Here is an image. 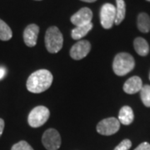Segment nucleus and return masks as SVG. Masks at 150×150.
Here are the masks:
<instances>
[{
  "instance_id": "1",
  "label": "nucleus",
  "mask_w": 150,
  "mask_h": 150,
  "mask_svg": "<svg viewBox=\"0 0 150 150\" xmlns=\"http://www.w3.org/2000/svg\"><path fill=\"white\" fill-rule=\"evenodd\" d=\"M53 74L47 69H39L33 73L27 80V89L33 93L46 91L53 83Z\"/></svg>"
},
{
  "instance_id": "2",
  "label": "nucleus",
  "mask_w": 150,
  "mask_h": 150,
  "mask_svg": "<svg viewBox=\"0 0 150 150\" xmlns=\"http://www.w3.org/2000/svg\"><path fill=\"white\" fill-rule=\"evenodd\" d=\"M135 61L134 57L128 53H119L113 59L112 69L118 76H124L134 69Z\"/></svg>"
},
{
  "instance_id": "3",
  "label": "nucleus",
  "mask_w": 150,
  "mask_h": 150,
  "mask_svg": "<svg viewBox=\"0 0 150 150\" xmlns=\"http://www.w3.org/2000/svg\"><path fill=\"white\" fill-rule=\"evenodd\" d=\"M64 43L63 34L59 28L53 26L48 28L45 34V45L50 54H57L59 52Z\"/></svg>"
},
{
  "instance_id": "4",
  "label": "nucleus",
  "mask_w": 150,
  "mask_h": 150,
  "mask_svg": "<svg viewBox=\"0 0 150 150\" xmlns=\"http://www.w3.org/2000/svg\"><path fill=\"white\" fill-rule=\"evenodd\" d=\"M50 112L45 106L33 108L28 117V123L32 128H39L48 121Z\"/></svg>"
},
{
  "instance_id": "5",
  "label": "nucleus",
  "mask_w": 150,
  "mask_h": 150,
  "mask_svg": "<svg viewBox=\"0 0 150 150\" xmlns=\"http://www.w3.org/2000/svg\"><path fill=\"white\" fill-rule=\"evenodd\" d=\"M42 143L47 150H58L61 146L60 134L56 129H47L43 134Z\"/></svg>"
},
{
  "instance_id": "6",
  "label": "nucleus",
  "mask_w": 150,
  "mask_h": 150,
  "mask_svg": "<svg viewBox=\"0 0 150 150\" xmlns=\"http://www.w3.org/2000/svg\"><path fill=\"white\" fill-rule=\"evenodd\" d=\"M116 18V8L111 4H105L102 6L100 10V22L101 25L105 29L112 27Z\"/></svg>"
},
{
  "instance_id": "7",
  "label": "nucleus",
  "mask_w": 150,
  "mask_h": 150,
  "mask_svg": "<svg viewBox=\"0 0 150 150\" xmlns=\"http://www.w3.org/2000/svg\"><path fill=\"white\" fill-rule=\"evenodd\" d=\"M120 123L118 119L115 118H108L101 120L97 125L96 129L98 134L109 136L116 134L119 130Z\"/></svg>"
},
{
  "instance_id": "8",
  "label": "nucleus",
  "mask_w": 150,
  "mask_h": 150,
  "mask_svg": "<svg viewBox=\"0 0 150 150\" xmlns=\"http://www.w3.org/2000/svg\"><path fill=\"white\" fill-rule=\"evenodd\" d=\"M91 50V44L88 40H80L75 43L70 49V56L75 60L85 58Z\"/></svg>"
},
{
  "instance_id": "9",
  "label": "nucleus",
  "mask_w": 150,
  "mask_h": 150,
  "mask_svg": "<svg viewBox=\"0 0 150 150\" xmlns=\"http://www.w3.org/2000/svg\"><path fill=\"white\" fill-rule=\"evenodd\" d=\"M93 18V12L88 8H83L80 10H79L76 13H74L71 17L70 20L73 24L75 26H81L88 24L89 23H92L91 20Z\"/></svg>"
},
{
  "instance_id": "10",
  "label": "nucleus",
  "mask_w": 150,
  "mask_h": 150,
  "mask_svg": "<svg viewBox=\"0 0 150 150\" xmlns=\"http://www.w3.org/2000/svg\"><path fill=\"white\" fill-rule=\"evenodd\" d=\"M39 27L36 24H29L23 31V41L28 47H34L37 43Z\"/></svg>"
},
{
  "instance_id": "11",
  "label": "nucleus",
  "mask_w": 150,
  "mask_h": 150,
  "mask_svg": "<svg viewBox=\"0 0 150 150\" xmlns=\"http://www.w3.org/2000/svg\"><path fill=\"white\" fill-rule=\"evenodd\" d=\"M143 87L142 79L138 76H134L129 79L123 85V91L128 94H134L141 90Z\"/></svg>"
},
{
  "instance_id": "12",
  "label": "nucleus",
  "mask_w": 150,
  "mask_h": 150,
  "mask_svg": "<svg viewBox=\"0 0 150 150\" xmlns=\"http://www.w3.org/2000/svg\"><path fill=\"white\" fill-rule=\"evenodd\" d=\"M134 118V111L129 106H123L121 108L118 113V121L123 125H129L133 123Z\"/></svg>"
},
{
  "instance_id": "13",
  "label": "nucleus",
  "mask_w": 150,
  "mask_h": 150,
  "mask_svg": "<svg viewBox=\"0 0 150 150\" xmlns=\"http://www.w3.org/2000/svg\"><path fill=\"white\" fill-rule=\"evenodd\" d=\"M93 27V24L92 23L84 24V25H81V26H77L72 30L71 36L74 40H79L83 37H85L88 32L91 31Z\"/></svg>"
},
{
  "instance_id": "14",
  "label": "nucleus",
  "mask_w": 150,
  "mask_h": 150,
  "mask_svg": "<svg viewBox=\"0 0 150 150\" xmlns=\"http://www.w3.org/2000/svg\"><path fill=\"white\" fill-rule=\"evenodd\" d=\"M134 49L140 56H147L149 53V45L143 38H136L134 42Z\"/></svg>"
},
{
  "instance_id": "15",
  "label": "nucleus",
  "mask_w": 150,
  "mask_h": 150,
  "mask_svg": "<svg viewBox=\"0 0 150 150\" xmlns=\"http://www.w3.org/2000/svg\"><path fill=\"white\" fill-rule=\"evenodd\" d=\"M137 26L140 32L149 33L150 31V17L146 13H141L138 16Z\"/></svg>"
},
{
  "instance_id": "16",
  "label": "nucleus",
  "mask_w": 150,
  "mask_h": 150,
  "mask_svg": "<svg viewBox=\"0 0 150 150\" xmlns=\"http://www.w3.org/2000/svg\"><path fill=\"white\" fill-rule=\"evenodd\" d=\"M116 18L114 23L120 24L123 21L126 14V5L124 0H116Z\"/></svg>"
},
{
  "instance_id": "17",
  "label": "nucleus",
  "mask_w": 150,
  "mask_h": 150,
  "mask_svg": "<svg viewBox=\"0 0 150 150\" xmlns=\"http://www.w3.org/2000/svg\"><path fill=\"white\" fill-rule=\"evenodd\" d=\"M13 37V32L10 27L5 22L0 19V40L8 41Z\"/></svg>"
},
{
  "instance_id": "18",
  "label": "nucleus",
  "mask_w": 150,
  "mask_h": 150,
  "mask_svg": "<svg viewBox=\"0 0 150 150\" xmlns=\"http://www.w3.org/2000/svg\"><path fill=\"white\" fill-rule=\"evenodd\" d=\"M140 97L146 107L150 108V85H144L140 90Z\"/></svg>"
},
{
  "instance_id": "19",
  "label": "nucleus",
  "mask_w": 150,
  "mask_h": 150,
  "mask_svg": "<svg viewBox=\"0 0 150 150\" xmlns=\"http://www.w3.org/2000/svg\"><path fill=\"white\" fill-rule=\"evenodd\" d=\"M11 150H33L32 147L26 141H19L14 145H13Z\"/></svg>"
},
{
  "instance_id": "20",
  "label": "nucleus",
  "mask_w": 150,
  "mask_h": 150,
  "mask_svg": "<svg viewBox=\"0 0 150 150\" xmlns=\"http://www.w3.org/2000/svg\"><path fill=\"white\" fill-rule=\"evenodd\" d=\"M132 146V143L129 139L123 140L113 150H129Z\"/></svg>"
},
{
  "instance_id": "21",
  "label": "nucleus",
  "mask_w": 150,
  "mask_h": 150,
  "mask_svg": "<svg viewBox=\"0 0 150 150\" xmlns=\"http://www.w3.org/2000/svg\"><path fill=\"white\" fill-rule=\"evenodd\" d=\"M134 150H150V144L149 143H147V142L142 143Z\"/></svg>"
},
{
  "instance_id": "22",
  "label": "nucleus",
  "mask_w": 150,
  "mask_h": 150,
  "mask_svg": "<svg viewBox=\"0 0 150 150\" xmlns=\"http://www.w3.org/2000/svg\"><path fill=\"white\" fill-rule=\"evenodd\" d=\"M4 120L3 118H0V137L2 136V134L4 133Z\"/></svg>"
},
{
  "instance_id": "23",
  "label": "nucleus",
  "mask_w": 150,
  "mask_h": 150,
  "mask_svg": "<svg viewBox=\"0 0 150 150\" xmlns=\"http://www.w3.org/2000/svg\"><path fill=\"white\" fill-rule=\"evenodd\" d=\"M6 74V70L3 67H0V80L3 79L4 78V76Z\"/></svg>"
},
{
  "instance_id": "24",
  "label": "nucleus",
  "mask_w": 150,
  "mask_h": 150,
  "mask_svg": "<svg viewBox=\"0 0 150 150\" xmlns=\"http://www.w3.org/2000/svg\"><path fill=\"white\" fill-rule=\"evenodd\" d=\"M81 1H83V2H86V3H93L96 0H81Z\"/></svg>"
},
{
  "instance_id": "25",
  "label": "nucleus",
  "mask_w": 150,
  "mask_h": 150,
  "mask_svg": "<svg viewBox=\"0 0 150 150\" xmlns=\"http://www.w3.org/2000/svg\"><path fill=\"white\" fill-rule=\"evenodd\" d=\"M36 1H41V0H36Z\"/></svg>"
},
{
  "instance_id": "26",
  "label": "nucleus",
  "mask_w": 150,
  "mask_h": 150,
  "mask_svg": "<svg viewBox=\"0 0 150 150\" xmlns=\"http://www.w3.org/2000/svg\"><path fill=\"white\" fill-rule=\"evenodd\" d=\"M147 1H149V2H150V0H147Z\"/></svg>"
},
{
  "instance_id": "27",
  "label": "nucleus",
  "mask_w": 150,
  "mask_h": 150,
  "mask_svg": "<svg viewBox=\"0 0 150 150\" xmlns=\"http://www.w3.org/2000/svg\"><path fill=\"white\" fill-rule=\"evenodd\" d=\"M149 79H150V74H149Z\"/></svg>"
}]
</instances>
